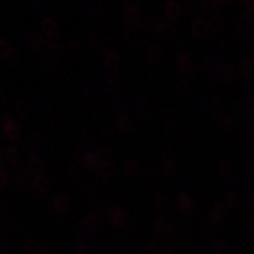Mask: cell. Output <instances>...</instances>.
Instances as JSON below:
<instances>
[{"mask_svg": "<svg viewBox=\"0 0 254 254\" xmlns=\"http://www.w3.org/2000/svg\"><path fill=\"white\" fill-rule=\"evenodd\" d=\"M0 128L8 141H17L21 135L20 124L12 114H2L0 117Z\"/></svg>", "mask_w": 254, "mask_h": 254, "instance_id": "6da1fadb", "label": "cell"}, {"mask_svg": "<svg viewBox=\"0 0 254 254\" xmlns=\"http://www.w3.org/2000/svg\"><path fill=\"white\" fill-rule=\"evenodd\" d=\"M160 165L163 172L167 178H172L177 174L179 170L177 154L172 150H165L160 155Z\"/></svg>", "mask_w": 254, "mask_h": 254, "instance_id": "7a4b0ae2", "label": "cell"}, {"mask_svg": "<svg viewBox=\"0 0 254 254\" xmlns=\"http://www.w3.org/2000/svg\"><path fill=\"white\" fill-rule=\"evenodd\" d=\"M124 20L128 28H138L142 21V11L138 4H129L124 8Z\"/></svg>", "mask_w": 254, "mask_h": 254, "instance_id": "3957f363", "label": "cell"}, {"mask_svg": "<svg viewBox=\"0 0 254 254\" xmlns=\"http://www.w3.org/2000/svg\"><path fill=\"white\" fill-rule=\"evenodd\" d=\"M238 75H239L238 74V68L233 64L225 62L219 63L217 72H215V77L219 81L224 82V84H232L237 80Z\"/></svg>", "mask_w": 254, "mask_h": 254, "instance_id": "277c9868", "label": "cell"}, {"mask_svg": "<svg viewBox=\"0 0 254 254\" xmlns=\"http://www.w3.org/2000/svg\"><path fill=\"white\" fill-rule=\"evenodd\" d=\"M183 11L184 7L179 1H177V0H170V1H167V4L165 5L164 13L165 18H166L165 20L171 24L176 23V21L179 20L180 17H182Z\"/></svg>", "mask_w": 254, "mask_h": 254, "instance_id": "5b68a950", "label": "cell"}, {"mask_svg": "<svg viewBox=\"0 0 254 254\" xmlns=\"http://www.w3.org/2000/svg\"><path fill=\"white\" fill-rule=\"evenodd\" d=\"M134 109L136 117L142 123H148L151 120V105L144 97H139L135 100Z\"/></svg>", "mask_w": 254, "mask_h": 254, "instance_id": "8992f818", "label": "cell"}, {"mask_svg": "<svg viewBox=\"0 0 254 254\" xmlns=\"http://www.w3.org/2000/svg\"><path fill=\"white\" fill-rule=\"evenodd\" d=\"M190 30H192L193 36H194L195 39L198 40H204L209 36V34H211L207 20L204 18H196L192 23Z\"/></svg>", "mask_w": 254, "mask_h": 254, "instance_id": "52a82bcc", "label": "cell"}, {"mask_svg": "<svg viewBox=\"0 0 254 254\" xmlns=\"http://www.w3.org/2000/svg\"><path fill=\"white\" fill-rule=\"evenodd\" d=\"M104 66L110 73L116 74V73H118L122 69V58H120L119 55H117L116 52H112V51L106 52L104 56Z\"/></svg>", "mask_w": 254, "mask_h": 254, "instance_id": "ba28073f", "label": "cell"}, {"mask_svg": "<svg viewBox=\"0 0 254 254\" xmlns=\"http://www.w3.org/2000/svg\"><path fill=\"white\" fill-rule=\"evenodd\" d=\"M177 69L179 72L180 75L183 77H187L194 69V62L193 58L189 53H183L179 56V58L177 60Z\"/></svg>", "mask_w": 254, "mask_h": 254, "instance_id": "9c48e42d", "label": "cell"}, {"mask_svg": "<svg viewBox=\"0 0 254 254\" xmlns=\"http://www.w3.org/2000/svg\"><path fill=\"white\" fill-rule=\"evenodd\" d=\"M207 24L211 31V34H220L225 31L226 28V20L222 17L221 14H219L218 12L208 14L207 18Z\"/></svg>", "mask_w": 254, "mask_h": 254, "instance_id": "30bf717a", "label": "cell"}, {"mask_svg": "<svg viewBox=\"0 0 254 254\" xmlns=\"http://www.w3.org/2000/svg\"><path fill=\"white\" fill-rule=\"evenodd\" d=\"M41 33L46 40H59V27L52 19H46L41 23Z\"/></svg>", "mask_w": 254, "mask_h": 254, "instance_id": "8fae6325", "label": "cell"}, {"mask_svg": "<svg viewBox=\"0 0 254 254\" xmlns=\"http://www.w3.org/2000/svg\"><path fill=\"white\" fill-rule=\"evenodd\" d=\"M238 74L244 80H251L254 77V60L251 57H244L238 66Z\"/></svg>", "mask_w": 254, "mask_h": 254, "instance_id": "7c38bea8", "label": "cell"}, {"mask_svg": "<svg viewBox=\"0 0 254 254\" xmlns=\"http://www.w3.org/2000/svg\"><path fill=\"white\" fill-rule=\"evenodd\" d=\"M146 55L148 57L151 65L154 66V67L160 66L164 62V51L163 47L159 45V44H151V45H148L147 51H146Z\"/></svg>", "mask_w": 254, "mask_h": 254, "instance_id": "4fadbf2b", "label": "cell"}, {"mask_svg": "<svg viewBox=\"0 0 254 254\" xmlns=\"http://www.w3.org/2000/svg\"><path fill=\"white\" fill-rule=\"evenodd\" d=\"M173 34H174L173 25L168 23V21L165 20V19H163V21H161L160 25H159L158 30L155 31L154 37L157 38L159 41H161V43H167L168 40L172 39Z\"/></svg>", "mask_w": 254, "mask_h": 254, "instance_id": "5bb4252c", "label": "cell"}, {"mask_svg": "<svg viewBox=\"0 0 254 254\" xmlns=\"http://www.w3.org/2000/svg\"><path fill=\"white\" fill-rule=\"evenodd\" d=\"M116 128L119 133L123 134H129L134 129V123L128 114L122 113L116 122Z\"/></svg>", "mask_w": 254, "mask_h": 254, "instance_id": "9a60e30c", "label": "cell"}, {"mask_svg": "<svg viewBox=\"0 0 254 254\" xmlns=\"http://www.w3.org/2000/svg\"><path fill=\"white\" fill-rule=\"evenodd\" d=\"M25 166L33 176H37V174H43L45 164H44V160L38 154H28Z\"/></svg>", "mask_w": 254, "mask_h": 254, "instance_id": "2e32d148", "label": "cell"}, {"mask_svg": "<svg viewBox=\"0 0 254 254\" xmlns=\"http://www.w3.org/2000/svg\"><path fill=\"white\" fill-rule=\"evenodd\" d=\"M163 120H164L165 126H166L168 129H171L172 132H176L177 129L180 127L179 114H178L176 110H173V109L165 110L164 114H163Z\"/></svg>", "mask_w": 254, "mask_h": 254, "instance_id": "e0dca14e", "label": "cell"}, {"mask_svg": "<svg viewBox=\"0 0 254 254\" xmlns=\"http://www.w3.org/2000/svg\"><path fill=\"white\" fill-rule=\"evenodd\" d=\"M31 189H33L40 194H44L51 189L50 179L46 176H44V173L33 176L31 180Z\"/></svg>", "mask_w": 254, "mask_h": 254, "instance_id": "ac0fdd59", "label": "cell"}, {"mask_svg": "<svg viewBox=\"0 0 254 254\" xmlns=\"http://www.w3.org/2000/svg\"><path fill=\"white\" fill-rule=\"evenodd\" d=\"M88 47H90V51L94 56H105V53H106L105 52L106 51V41L99 34H94L90 38Z\"/></svg>", "mask_w": 254, "mask_h": 254, "instance_id": "d6986e66", "label": "cell"}, {"mask_svg": "<svg viewBox=\"0 0 254 254\" xmlns=\"http://www.w3.org/2000/svg\"><path fill=\"white\" fill-rule=\"evenodd\" d=\"M33 178V174H32L30 171L27 170L26 166L21 165L20 167L15 168L14 170V179L15 183L20 186H30L31 187V180Z\"/></svg>", "mask_w": 254, "mask_h": 254, "instance_id": "ffe728a7", "label": "cell"}, {"mask_svg": "<svg viewBox=\"0 0 254 254\" xmlns=\"http://www.w3.org/2000/svg\"><path fill=\"white\" fill-rule=\"evenodd\" d=\"M237 128V122L233 116L226 113L222 118L219 119V129L224 133V134L230 135L236 131Z\"/></svg>", "mask_w": 254, "mask_h": 254, "instance_id": "44dd1931", "label": "cell"}, {"mask_svg": "<svg viewBox=\"0 0 254 254\" xmlns=\"http://www.w3.org/2000/svg\"><path fill=\"white\" fill-rule=\"evenodd\" d=\"M4 157L6 161V166L11 167L12 170H15V168L21 166V154L17 148H8V150L4 153Z\"/></svg>", "mask_w": 254, "mask_h": 254, "instance_id": "7402d4cb", "label": "cell"}, {"mask_svg": "<svg viewBox=\"0 0 254 254\" xmlns=\"http://www.w3.org/2000/svg\"><path fill=\"white\" fill-rule=\"evenodd\" d=\"M219 60L217 57L214 56H207L205 57L204 60L201 63V71L207 77H212V75H215V72H217V68L219 66Z\"/></svg>", "mask_w": 254, "mask_h": 254, "instance_id": "603a6c76", "label": "cell"}, {"mask_svg": "<svg viewBox=\"0 0 254 254\" xmlns=\"http://www.w3.org/2000/svg\"><path fill=\"white\" fill-rule=\"evenodd\" d=\"M31 106L27 101L18 100L13 105V114L15 119H27L31 116Z\"/></svg>", "mask_w": 254, "mask_h": 254, "instance_id": "cb8c5ba5", "label": "cell"}, {"mask_svg": "<svg viewBox=\"0 0 254 254\" xmlns=\"http://www.w3.org/2000/svg\"><path fill=\"white\" fill-rule=\"evenodd\" d=\"M123 172L128 179H136V178L140 176V165L134 159H128L124 164Z\"/></svg>", "mask_w": 254, "mask_h": 254, "instance_id": "d4e9b609", "label": "cell"}, {"mask_svg": "<svg viewBox=\"0 0 254 254\" xmlns=\"http://www.w3.org/2000/svg\"><path fill=\"white\" fill-rule=\"evenodd\" d=\"M209 113L214 119L219 120L226 114V104L221 99H214L209 103Z\"/></svg>", "mask_w": 254, "mask_h": 254, "instance_id": "484cf974", "label": "cell"}, {"mask_svg": "<svg viewBox=\"0 0 254 254\" xmlns=\"http://www.w3.org/2000/svg\"><path fill=\"white\" fill-rule=\"evenodd\" d=\"M240 111L243 116L247 119H251L254 117V97L253 95H247V97L241 101Z\"/></svg>", "mask_w": 254, "mask_h": 254, "instance_id": "4316f807", "label": "cell"}, {"mask_svg": "<svg viewBox=\"0 0 254 254\" xmlns=\"http://www.w3.org/2000/svg\"><path fill=\"white\" fill-rule=\"evenodd\" d=\"M234 173H236V168H234V165L231 161L226 160L221 163L220 167H219V174H220L221 179L224 182H230V180L233 179Z\"/></svg>", "mask_w": 254, "mask_h": 254, "instance_id": "83f0119b", "label": "cell"}, {"mask_svg": "<svg viewBox=\"0 0 254 254\" xmlns=\"http://www.w3.org/2000/svg\"><path fill=\"white\" fill-rule=\"evenodd\" d=\"M105 90L111 98L119 97L122 93V82L117 78H110L105 84Z\"/></svg>", "mask_w": 254, "mask_h": 254, "instance_id": "f1b7e54d", "label": "cell"}, {"mask_svg": "<svg viewBox=\"0 0 254 254\" xmlns=\"http://www.w3.org/2000/svg\"><path fill=\"white\" fill-rule=\"evenodd\" d=\"M15 52V49L12 45V43L5 38H0V57L4 58L5 60H8Z\"/></svg>", "mask_w": 254, "mask_h": 254, "instance_id": "f546056e", "label": "cell"}, {"mask_svg": "<svg viewBox=\"0 0 254 254\" xmlns=\"http://www.w3.org/2000/svg\"><path fill=\"white\" fill-rule=\"evenodd\" d=\"M95 144V135L93 132H84L82 133L80 140H79V146L85 150V153L90 152V148Z\"/></svg>", "mask_w": 254, "mask_h": 254, "instance_id": "4dcf8cb0", "label": "cell"}, {"mask_svg": "<svg viewBox=\"0 0 254 254\" xmlns=\"http://www.w3.org/2000/svg\"><path fill=\"white\" fill-rule=\"evenodd\" d=\"M84 170H85V167L82 164H79V163L72 164L68 168L69 177H71L73 180H75V182H80V180L84 179V177H85Z\"/></svg>", "mask_w": 254, "mask_h": 254, "instance_id": "1f68e13d", "label": "cell"}, {"mask_svg": "<svg viewBox=\"0 0 254 254\" xmlns=\"http://www.w3.org/2000/svg\"><path fill=\"white\" fill-rule=\"evenodd\" d=\"M100 179L105 180V182H109L114 176V165L112 163L103 164V166L99 168V171L97 172Z\"/></svg>", "mask_w": 254, "mask_h": 254, "instance_id": "d6a6232c", "label": "cell"}, {"mask_svg": "<svg viewBox=\"0 0 254 254\" xmlns=\"http://www.w3.org/2000/svg\"><path fill=\"white\" fill-rule=\"evenodd\" d=\"M80 97L85 104H93L95 103V100H97L98 95H97V91H95L93 87L85 86L82 88Z\"/></svg>", "mask_w": 254, "mask_h": 254, "instance_id": "836d02e7", "label": "cell"}, {"mask_svg": "<svg viewBox=\"0 0 254 254\" xmlns=\"http://www.w3.org/2000/svg\"><path fill=\"white\" fill-rule=\"evenodd\" d=\"M95 153L98 154V157L101 161H103L104 164H107V163H112L114 161V153L113 151L111 150L109 147H100L98 148L97 151H95Z\"/></svg>", "mask_w": 254, "mask_h": 254, "instance_id": "e575fe53", "label": "cell"}, {"mask_svg": "<svg viewBox=\"0 0 254 254\" xmlns=\"http://www.w3.org/2000/svg\"><path fill=\"white\" fill-rule=\"evenodd\" d=\"M161 21H163V19L159 18V17H151V18H148L147 20L145 21V25H144L145 31L147 32V33L152 34V36H154L155 31L158 30L159 25H160Z\"/></svg>", "mask_w": 254, "mask_h": 254, "instance_id": "d590c367", "label": "cell"}, {"mask_svg": "<svg viewBox=\"0 0 254 254\" xmlns=\"http://www.w3.org/2000/svg\"><path fill=\"white\" fill-rule=\"evenodd\" d=\"M190 93V82L186 80V79H182V80L178 81L177 84V94L179 95L180 98L185 99Z\"/></svg>", "mask_w": 254, "mask_h": 254, "instance_id": "8d00e7d4", "label": "cell"}, {"mask_svg": "<svg viewBox=\"0 0 254 254\" xmlns=\"http://www.w3.org/2000/svg\"><path fill=\"white\" fill-rule=\"evenodd\" d=\"M199 4L200 9L207 12L208 14L214 13V12H217V9L219 8L217 0H199Z\"/></svg>", "mask_w": 254, "mask_h": 254, "instance_id": "74e56055", "label": "cell"}, {"mask_svg": "<svg viewBox=\"0 0 254 254\" xmlns=\"http://www.w3.org/2000/svg\"><path fill=\"white\" fill-rule=\"evenodd\" d=\"M55 207L57 209H66L69 206V200L67 196L65 195H59L55 199V202H53Z\"/></svg>", "mask_w": 254, "mask_h": 254, "instance_id": "f35d334b", "label": "cell"}, {"mask_svg": "<svg viewBox=\"0 0 254 254\" xmlns=\"http://www.w3.org/2000/svg\"><path fill=\"white\" fill-rule=\"evenodd\" d=\"M185 9L187 13H195L196 11L200 9L199 0H185Z\"/></svg>", "mask_w": 254, "mask_h": 254, "instance_id": "ab89813d", "label": "cell"}, {"mask_svg": "<svg viewBox=\"0 0 254 254\" xmlns=\"http://www.w3.org/2000/svg\"><path fill=\"white\" fill-rule=\"evenodd\" d=\"M9 182V177L7 171L5 168H0V190L6 189L8 185Z\"/></svg>", "mask_w": 254, "mask_h": 254, "instance_id": "60d3db41", "label": "cell"}, {"mask_svg": "<svg viewBox=\"0 0 254 254\" xmlns=\"http://www.w3.org/2000/svg\"><path fill=\"white\" fill-rule=\"evenodd\" d=\"M178 204L182 206L183 208H190V206L192 205V200L187 194H182L178 199Z\"/></svg>", "mask_w": 254, "mask_h": 254, "instance_id": "b9f144b4", "label": "cell"}, {"mask_svg": "<svg viewBox=\"0 0 254 254\" xmlns=\"http://www.w3.org/2000/svg\"><path fill=\"white\" fill-rule=\"evenodd\" d=\"M238 200H239V198H238V194L234 192V190H230V192L226 194V204L227 205H230V206L237 205Z\"/></svg>", "mask_w": 254, "mask_h": 254, "instance_id": "7bdbcfd3", "label": "cell"}, {"mask_svg": "<svg viewBox=\"0 0 254 254\" xmlns=\"http://www.w3.org/2000/svg\"><path fill=\"white\" fill-rule=\"evenodd\" d=\"M68 53L72 58H75V57L80 56V46L78 45L77 43H73L71 45L68 46Z\"/></svg>", "mask_w": 254, "mask_h": 254, "instance_id": "ee69618b", "label": "cell"}, {"mask_svg": "<svg viewBox=\"0 0 254 254\" xmlns=\"http://www.w3.org/2000/svg\"><path fill=\"white\" fill-rule=\"evenodd\" d=\"M157 180H158V173L155 172V171H151V172L146 176V182L151 184V186L154 185V184L157 183Z\"/></svg>", "mask_w": 254, "mask_h": 254, "instance_id": "f6af8a7d", "label": "cell"}, {"mask_svg": "<svg viewBox=\"0 0 254 254\" xmlns=\"http://www.w3.org/2000/svg\"><path fill=\"white\" fill-rule=\"evenodd\" d=\"M5 167H6L5 157H4V154L0 153V168H5Z\"/></svg>", "mask_w": 254, "mask_h": 254, "instance_id": "bcb514c9", "label": "cell"}, {"mask_svg": "<svg viewBox=\"0 0 254 254\" xmlns=\"http://www.w3.org/2000/svg\"><path fill=\"white\" fill-rule=\"evenodd\" d=\"M249 134H250V136H251V139H252V140L254 141V123H252V125L250 126V128H249Z\"/></svg>", "mask_w": 254, "mask_h": 254, "instance_id": "7dc6e473", "label": "cell"}, {"mask_svg": "<svg viewBox=\"0 0 254 254\" xmlns=\"http://www.w3.org/2000/svg\"><path fill=\"white\" fill-rule=\"evenodd\" d=\"M231 0H217V2H218V6L219 7H221V6H224V5H226V4H228V2H230Z\"/></svg>", "mask_w": 254, "mask_h": 254, "instance_id": "c3c4849f", "label": "cell"}, {"mask_svg": "<svg viewBox=\"0 0 254 254\" xmlns=\"http://www.w3.org/2000/svg\"><path fill=\"white\" fill-rule=\"evenodd\" d=\"M250 200H251V202H252V204L254 205V193H253L252 195H251V199Z\"/></svg>", "mask_w": 254, "mask_h": 254, "instance_id": "681fc988", "label": "cell"}, {"mask_svg": "<svg viewBox=\"0 0 254 254\" xmlns=\"http://www.w3.org/2000/svg\"><path fill=\"white\" fill-rule=\"evenodd\" d=\"M2 93V92H1V90H0V94H1Z\"/></svg>", "mask_w": 254, "mask_h": 254, "instance_id": "f907efd6", "label": "cell"}]
</instances>
